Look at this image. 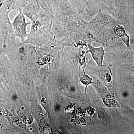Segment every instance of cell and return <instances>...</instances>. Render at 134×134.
I'll return each instance as SVG.
<instances>
[{
	"label": "cell",
	"mask_w": 134,
	"mask_h": 134,
	"mask_svg": "<svg viewBox=\"0 0 134 134\" xmlns=\"http://www.w3.org/2000/svg\"><path fill=\"white\" fill-rule=\"evenodd\" d=\"M11 23L15 37L24 40L28 36L27 28L31 24L30 22H26L24 15L19 11Z\"/></svg>",
	"instance_id": "6da1fadb"
},
{
	"label": "cell",
	"mask_w": 134,
	"mask_h": 134,
	"mask_svg": "<svg viewBox=\"0 0 134 134\" xmlns=\"http://www.w3.org/2000/svg\"><path fill=\"white\" fill-rule=\"evenodd\" d=\"M89 50L86 53L90 52L93 60L99 67L103 65V60L105 55V50L103 46L100 47H95L92 45L91 42L87 44Z\"/></svg>",
	"instance_id": "7a4b0ae2"
},
{
	"label": "cell",
	"mask_w": 134,
	"mask_h": 134,
	"mask_svg": "<svg viewBox=\"0 0 134 134\" xmlns=\"http://www.w3.org/2000/svg\"><path fill=\"white\" fill-rule=\"evenodd\" d=\"M37 3L31 2L24 7L22 13L24 15L32 20H34L37 17L38 14L39 12V7Z\"/></svg>",
	"instance_id": "3957f363"
},
{
	"label": "cell",
	"mask_w": 134,
	"mask_h": 134,
	"mask_svg": "<svg viewBox=\"0 0 134 134\" xmlns=\"http://www.w3.org/2000/svg\"><path fill=\"white\" fill-rule=\"evenodd\" d=\"M49 34L47 31L43 29H38L35 34V40L38 43H44L49 40Z\"/></svg>",
	"instance_id": "277c9868"
},
{
	"label": "cell",
	"mask_w": 134,
	"mask_h": 134,
	"mask_svg": "<svg viewBox=\"0 0 134 134\" xmlns=\"http://www.w3.org/2000/svg\"><path fill=\"white\" fill-rule=\"evenodd\" d=\"M18 0H4L3 7L5 12L9 15L10 12L16 10Z\"/></svg>",
	"instance_id": "5b68a950"
},
{
	"label": "cell",
	"mask_w": 134,
	"mask_h": 134,
	"mask_svg": "<svg viewBox=\"0 0 134 134\" xmlns=\"http://www.w3.org/2000/svg\"><path fill=\"white\" fill-rule=\"evenodd\" d=\"M48 13L45 12L44 10H40L38 14L37 17L38 18V21L40 22L41 25H47L50 23V19Z\"/></svg>",
	"instance_id": "8992f818"
},
{
	"label": "cell",
	"mask_w": 134,
	"mask_h": 134,
	"mask_svg": "<svg viewBox=\"0 0 134 134\" xmlns=\"http://www.w3.org/2000/svg\"><path fill=\"white\" fill-rule=\"evenodd\" d=\"M83 72L84 75L82 77H81V81L82 83L86 85L85 91V92H86L87 86L89 85V84H90L92 83V78H90L88 75L86 74L85 72Z\"/></svg>",
	"instance_id": "52a82bcc"
},
{
	"label": "cell",
	"mask_w": 134,
	"mask_h": 134,
	"mask_svg": "<svg viewBox=\"0 0 134 134\" xmlns=\"http://www.w3.org/2000/svg\"><path fill=\"white\" fill-rule=\"evenodd\" d=\"M114 31L118 37H121L126 34V32L124 28L120 25H117L113 29Z\"/></svg>",
	"instance_id": "ba28073f"
},
{
	"label": "cell",
	"mask_w": 134,
	"mask_h": 134,
	"mask_svg": "<svg viewBox=\"0 0 134 134\" xmlns=\"http://www.w3.org/2000/svg\"><path fill=\"white\" fill-rule=\"evenodd\" d=\"M87 60V59H86L84 56H81L80 58L79 62H80V65L81 66L83 70V72H85L84 68L86 66V64L88 61Z\"/></svg>",
	"instance_id": "9c48e42d"
},
{
	"label": "cell",
	"mask_w": 134,
	"mask_h": 134,
	"mask_svg": "<svg viewBox=\"0 0 134 134\" xmlns=\"http://www.w3.org/2000/svg\"><path fill=\"white\" fill-rule=\"evenodd\" d=\"M121 38L122 39L123 42H124L127 46H129V36L126 34L124 36H122V37H121Z\"/></svg>",
	"instance_id": "30bf717a"
},
{
	"label": "cell",
	"mask_w": 134,
	"mask_h": 134,
	"mask_svg": "<svg viewBox=\"0 0 134 134\" xmlns=\"http://www.w3.org/2000/svg\"><path fill=\"white\" fill-rule=\"evenodd\" d=\"M4 0H0V5H2Z\"/></svg>",
	"instance_id": "8fae6325"
},
{
	"label": "cell",
	"mask_w": 134,
	"mask_h": 134,
	"mask_svg": "<svg viewBox=\"0 0 134 134\" xmlns=\"http://www.w3.org/2000/svg\"><path fill=\"white\" fill-rule=\"evenodd\" d=\"M3 47V45L2 44L1 42V41H0V50Z\"/></svg>",
	"instance_id": "7c38bea8"
}]
</instances>
